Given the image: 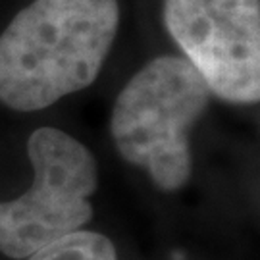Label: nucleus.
I'll return each mask as SVG.
<instances>
[{
    "mask_svg": "<svg viewBox=\"0 0 260 260\" xmlns=\"http://www.w3.org/2000/svg\"><path fill=\"white\" fill-rule=\"evenodd\" d=\"M164 23L210 93L258 101L260 0H164Z\"/></svg>",
    "mask_w": 260,
    "mask_h": 260,
    "instance_id": "4",
    "label": "nucleus"
},
{
    "mask_svg": "<svg viewBox=\"0 0 260 260\" xmlns=\"http://www.w3.org/2000/svg\"><path fill=\"white\" fill-rule=\"evenodd\" d=\"M27 260H118L114 243L96 232L77 230Z\"/></svg>",
    "mask_w": 260,
    "mask_h": 260,
    "instance_id": "5",
    "label": "nucleus"
},
{
    "mask_svg": "<svg viewBox=\"0 0 260 260\" xmlns=\"http://www.w3.org/2000/svg\"><path fill=\"white\" fill-rule=\"evenodd\" d=\"M118 23V0H33L0 35V103L35 112L93 85Z\"/></svg>",
    "mask_w": 260,
    "mask_h": 260,
    "instance_id": "1",
    "label": "nucleus"
},
{
    "mask_svg": "<svg viewBox=\"0 0 260 260\" xmlns=\"http://www.w3.org/2000/svg\"><path fill=\"white\" fill-rule=\"evenodd\" d=\"M210 89L189 60L158 56L118 94L110 131L127 162L145 168L160 191H177L193 172L189 131L205 114Z\"/></svg>",
    "mask_w": 260,
    "mask_h": 260,
    "instance_id": "2",
    "label": "nucleus"
},
{
    "mask_svg": "<svg viewBox=\"0 0 260 260\" xmlns=\"http://www.w3.org/2000/svg\"><path fill=\"white\" fill-rule=\"evenodd\" d=\"M33 185L0 203V252L29 258L93 218L89 197L99 185V168L83 143L56 127H39L27 141Z\"/></svg>",
    "mask_w": 260,
    "mask_h": 260,
    "instance_id": "3",
    "label": "nucleus"
}]
</instances>
